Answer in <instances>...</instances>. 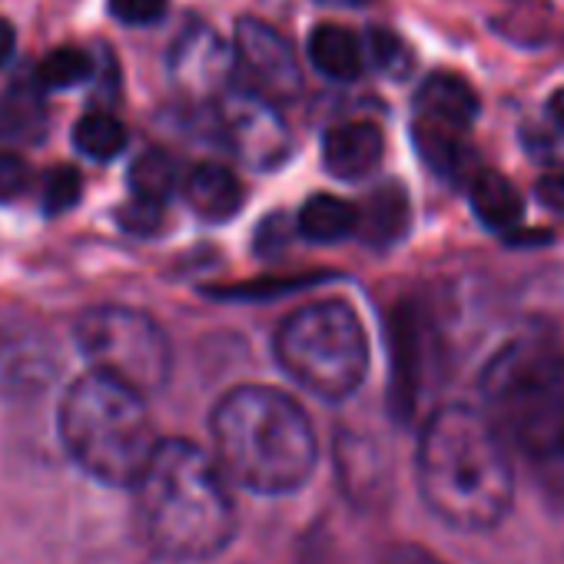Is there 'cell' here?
I'll list each match as a JSON object with an SVG mask.
<instances>
[{
	"label": "cell",
	"instance_id": "obj_14",
	"mask_svg": "<svg viewBox=\"0 0 564 564\" xmlns=\"http://www.w3.org/2000/svg\"><path fill=\"white\" fill-rule=\"evenodd\" d=\"M186 203L193 206L196 216L209 219V223H226L239 213V206L246 203L242 183L229 166L219 163H199L189 170L186 183H183Z\"/></svg>",
	"mask_w": 564,
	"mask_h": 564
},
{
	"label": "cell",
	"instance_id": "obj_24",
	"mask_svg": "<svg viewBox=\"0 0 564 564\" xmlns=\"http://www.w3.org/2000/svg\"><path fill=\"white\" fill-rule=\"evenodd\" d=\"M369 57H372V64L386 74V77H409V70H412V54H409V47H405V41L399 37V34H392V31H372L369 34Z\"/></svg>",
	"mask_w": 564,
	"mask_h": 564
},
{
	"label": "cell",
	"instance_id": "obj_11",
	"mask_svg": "<svg viewBox=\"0 0 564 564\" xmlns=\"http://www.w3.org/2000/svg\"><path fill=\"white\" fill-rule=\"evenodd\" d=\"M478 94L475 87L448 70L429 74L422 80V87L415 90V113L422 123L432 127H445V130H458L465 133L475 120H478Z\"/></svg>",
	"mask_w": 564,
	"mask_h": 564
},
{
	"label": "cell",
	"instance_id": "obj_21",
	"mask_svg": "<svg viewBox=\"0 0 564 564\" xmlns=\"http://www.w3.org/2000/svg\"><path fill=\"white\" fill-rule=\"evenodd\" d=\"M130 189L140 199L150 203H166L170 193L176 189V163L163 153V150H147L143 156H137V163L130 166Z\"/></svg>",
	"mask_w": 564,
	"mask_h": 564
},
{
	"label": "cell",
	"instance_id": "obj_7",
	"mask_svg": "<svg viewBox=\"0 0 564 564\" xmlns=\"http://www.w3.org/2000/svg\"><path fill=\"white\" fill-rule=\"evenodd\" d=\"M74 336L94 372L130 386L143 399L160 392L170 379V343L147 313L100 306L77 319Z\"/></svg>",
	"mask_w": 564,
	"mask_h": 564
},
{
	"label": "cell",
	"instance_id": "obj_18",
	"mask_svg": "<svg viewBox=\"0 0 564 564\" xmlns=\"http://www.w3.org/2000/svg\"><path fill=\"white\" fill-rule=\"evenodd\" d=\"M296 229L310 242H339L356 232V206L333 193H316L303 203Z\"/></svg>",
	"mask_w": 564,
	"mask_h": 564
},
{
	"label": "cell",
	"instance_id": "obj_22",
	"mask_svg": "<svg viewBox=\"0 0 564 564\" xmlns=\"http://www.w3.org/2000/svg\"><path fill=\"white\" fill-rule=\"evenodd\" d=\"M90 77H94V61L80 47H57L37 67V80L47 90H67V87H77Z\"/></svg>",
	"mask_w": 564,
	"mask_h": 564
},
{
	"label": "cell",
	"instance_id": "obj_12",
	"mask_svg": "<svg viewBox=\"0 0 564 564\" xmlns=\"http://www.w3.org/2000/svg\"><path fill=\"white\" fill-rule=\"evenodd\" d=\"M252 104L236 107L229 113V137L239 156H246L252 166H275L282 156L290 153V140L286 130H282L279 117L269 113V104L252 97Z\"/></svg>",
	"mask_w": 564,
	"mask_h": 564
},
{
	"label": "cell",
	"instance_id": "obj_6",
	"mask_svg": "<svg viewBox=\"0 0 564 564\" xmlns=\"http://www.w3.org/2000/svg\"><path fill=\"white\" fill-rule=\"evenodd\" d=\"M275 359L293 382L326 402L359 392L369 372V336L359 313L343 300L296 310L275 333Z\"/></svg>",
	"mask_w": 564,
	"mask_h": 564
},
{
	"label": "cell",
	"instance_id": "obj_8",
	"mask_svg": "<svg viewBox=\"0 0 564 564\" xmlns=\"http://www.w3.org/2000/svg\"><path fill=\"white\" fill-rule=\"evenodd\" d=\"M232 64L242 70L246 94L265 104H290L303 90V74L293 44L279 31H272L265 21L242 18L236 24Z\"/></svg>",
	"mask_w": 564,
	"mask_h": 564
},
{
	"label": "cell",
	"instance_id": "obj_26",
	"mask_svg": "<svg viewBox=\"0 0 564 564\" xmlns=\"http://www.w3.org/2000/svg\"><path fill=\"white\" fill-rule=\"evenodd\" d=\"M107 4H110V14H113L120 24L150 28V24L163 21L170 0H107Z\"/></svg>",
	"mask_w": 564,
	"mask_h": 564
},
{
	"label": "cell",
	"instance_id": "obj_4",
	"mask_svg": "<svg viewBox=\"0 0 564 564\" xmlns=\"http://www.w3.org/2000/svg\"><path fill=\"white\" fill-rule=\"evenodd\" d=\"M485 419L501 442L531 458H564V352L544 339H514L481 372Z\"/></svg>",
	"mask_w": 564,
	"mask_h": 564
},
{
	"label": "cell",
	"instance_id": "obj_32",
	"mask_svg": "<svg viewBox=\"0 0 564 564\" xmlns=\"http://www.w3.org/2000/svg\"><path fill=\"white\" fill-rule=\"evenodd\" d=\"M316 4H323V8H366V4H372V0H316Z\"/></svg>",
	"mask_w": 564,
	"mask_h": 564
},
{
	"label": "cell",
	"instance_id": "obj_17",
	"mask_svg": "<svg viewBox=\"0 0 564 564\" xmlns=\"http://www.w3.org/2000/svg\"><path fill=\"white\" fill-rule=\"evenodd\" d=\"M468 196H471V209L475 216L488 226V229H511L521 223L524 216V203H521V193L514 189V183L495 170H481L471 186H468Z\"/></svg>",
	"mask_w": 564,
	"mask_h": 564
},
{
	"label": "cell",
	"instance_id": "obj_31",
	"mask_svg": "<svg viewBox=\"0 0 564 564\" xmlns=\"http://www.w3.org/2000/svg\"><path fill=\"white\" fill-rule=\"evenodd\" d=\"M547 110H551V117L557 120V127L564 130V87L551 94V100H547Z\"/></svg>",
	"mask_w": 564,
	"mask_h": 564
},
{
	"label": "cell",
	"instance_id": "obj_1",
	"mask_svg": "<svg viewBox=\"0 0 564 564\" xmlns=\"http://www.w3.org/2000/svg\"><path fill=\"white\" fill-rule=\"evenodd\" d=\"M415 471L429 511L455 531H491L511 511V448L501 442L481 409H438L422 429Z\"/></svg>",
	"mask_w": 564,
	"mask_h": 564
},
{
	"label": "cell",
	"instance_id": "obj_30",
	"mask_svg": "<svg viewBox=\"0 0 564 564\" xmlns=\"http://www.w3.org/2000/svg\"><path fill=\"white\" fill-rule=\"evenodd\" d=\"M14 51H18V34L8 21H0V67L11 64Z\"/></svg>",
	"mask_w": 564,
	"mask_h": 564
},
{
	"label": "cell",
	"instance_id": "obj_10",
	"mask_svg": "<svg viewBox=\"0 0 564 564\" xmlns=\"http://www.w3.org/2000/svg\"><path fill=\"white\" fill-rule=\"evenodd\" d=\"M229 70H232V57L226 54L223 41L206 28L186 31L170 54L173 84L196 100L216 97V90L226 84Z\"/></svg>",
	"mask_w": 564,
	"mask_h": 564
},
{
	"label": "cell",
	"instance_id": "obj_2",
	"mask_svg": "<svg viewBox=\"0 0 564 564\" xmlns=\"http://www.w3.org/2000/svg\"><path fill=\"white\" fill-rule=\"evenodd\" d=\"M133 495L140 534L166 561H209L236 538L229 478L196 442L160 438Z\"/></svg>",
	"mask_w": 564,
	"mask_h": 564
},
{
	"label": "cell",
	"instance_id": "obj_15",
	"mask_svg": "<svg viewBox=\"0 0 564 564\" xmlns=\"http://www.w3.org/2000/svg\"><path fill=\"white\" fill-rule=\"evenodd\" d=\"M409 193L402 183H382L356 206V236L369 246H392L409 232Z\"/></svg>",
	"mask_w": 564,
	"mask_h": 564
},
{
	"label": "cell",
	"instance_id": "obj_27",
	"mask_svg": "<svg viewBox=\"0 0 564 564\" xmlns=\"http://www.w3.org/2000/svg\"><path fill=\"white\" fill-rule=\"evenodd\" d=\"M31 183V170L18 156H0V199H18Z\"/></svg>",
	"mask_w": 564,
	"mask_h": 564
},
{
	"label": "cell",
	"instance_id": "obj_19",
	"mask_svg": "<svg viewBox=\"0 0 564 564\" xmlns=\"http://www.w3.org/2000/svg\"><path fill=\"white\" fill-rule=\"evenodd\" d=\"M412 137H415V150L419 156L445 180H458L465 170H468V147H465V133L458 130H445V127H432V123H422L415 120L412 127Z\"/></svg>",
	"mask_w": 564,
	"mask_h": 564
},
{
	"label": "cell",
	"instance_id": "obj_25",
	"mask_svg": "<svg viewBox=\"0 0 564 564\" xmlns=\"http://www.w3.org/2000/svg\"><path fill=\"white\" fill-rule=\"evenodd\" d=\"M117 223L133 236H153L163 226V203H150V199L133 196L130 203H123L117 209Z\"/></svg>",
	"mask_w": 564,
	"mask_h": 564
},
{
	"label": "cell",
	"instance_id": "obj_29",
	"mask_svg": "<svg viewBox=\"0 0 564 564\" xmlns=\"http://www.w3.org/2000/svg\"><path fill=\"white\" fill-rule=\"evenodd\" d=\"M382 564H445V561L435 557L429 547H419V544H395V547L382 557Z\"/></svg>",
	"mask_w": 564,
	"mask_h": 564
},
{
	"label": "cell",
	"instance_id": "obj_20",
	"mask_svg": "<svg viewBox=\"0 0 564 564\" xmlns=\"http://www.w3.org/2000/svg\"><path fill=\"white\" fill-rule=\"evenodd\" d=\"M74 147L84 156L107 163V160H113V156L123 153V147H127V127L113 113L94 110V113H87V117L77 120V127H74Z\"/></svg>",
	"mask_w": 564,
	"mask_h": 564
},
{
	"label": "cell",
	"instance_id": "obj_13",
	"mask_svg": "<svg viewBox=\"0 0 564 564\" xmlns=\"http://www.w3.org/2000/svg\"><path fill=\"white\" fill-rule=\"evenodd\" d=\"M382 130L369 120L339 123L323 137V163L339 180H362L382 160Z\"/></svg>",
	"mask_w": 564,
	"mask_h": 564
},
{
	"label": "cell",
	"instance_id": "obj_28",
	"mask_svg": "<svg viewBox=\"0 0 564 564\" xmlns=\"http://www.w3.org/2000/svg\"><path fill=\"white\" fill-rule=\"evenodd\" d=\"M538 199L554 209V213H564V170H554L547 176L538 180Z\"/></svg>",
	"mask_w": 564,
	"mask_h": 564
},
{
	"label": "cell",
	"instance_id": "obj_3",
	"mask_svg": "<svg viewBox=\"0 0 564 564\" xmlns=\"http://www.w3.org/2000/svg\"><path fill=\"white\" fill-rule=\"evenodd\" d=\"M213 458L229 481L256 495H290L310 481L319 442L296 399L269 386L226 392L209 419Z\"/></svg>",
	"mask_w": 564,
	"mask_h": 564
},
{
	"label": "cell",
	"instance_id": "obj_16",
	"mask_svg": "<svg viewBox=\"0 0 564 564\" xmlns=\"http://www.w3.org/2000/svg\"><path fill=\"white\" fill-rule=\"evenodd\" d=\"M310 61L323 77H329L336 84H349V80L362 77L366 51L352 31H346L339 24H323L310 37Z\"/></svg>",
	"mask_w": 564,
	"mask_h": 564
},
{
	"label": "cell",
	"instance_id": "obj_23",
	"mask_svg": "<svg viewBox=\"0 0 564 564\" xmlns=\"http://www.w3.org/2000/svg\"><path fill=\"white\" fill-rule=\"evenodd\" d=\"M84 196V183L80 173L74 166H57L44 176V189H41V206L47 216H61L67 209H74Z\"/></svg>",
	"mask_w": 564,
	"mask_h": 564
},
{
	"label": "cell",
	"instance_id": "obj_9",
	"mask_svg": "<svg viewBox=\"0 0 564 564\" xmlns=\"http://www.w3.org/2000/svg\"><path fill=\"white\" fill-rule=\"evenodd\" d=\"M57 369V349L41 329L0 326V395L34 399L54 382Z\"/></svg>",
	"mask_w": 564,
	"mask_h": 564
},
{
	"label": "cell",
	"instance_id": "obj_5",
	"mask_svg": "<svg viewBox=\"0 0 564 564\" xmlns=\"http://www.w3.org/2000/svg\"><path fill=\"white\" fill-rule=\"evenodd\" d=\"M61 438L90 478L113 488H133L160 442L143 395L104 372H87L67 389Z\"/></svg>",
	"mask_w": 564,
	"mask_h": 564
}]
</instances>
